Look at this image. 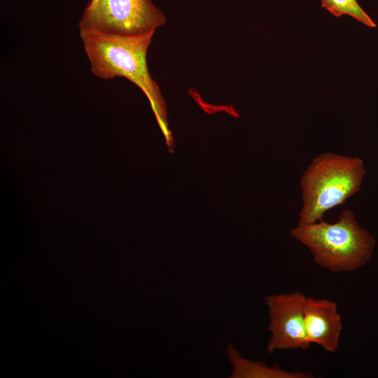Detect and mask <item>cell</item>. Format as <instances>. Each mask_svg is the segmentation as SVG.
I'll return each mask as SVG.
<instances>
[{
    "label": "cell",
    "instance_id": "cell-1",
    "mask_svg": "<svg viewBox=\"0 0 378 378\" xmlns=\"http://www.w3.org/2000/svg\"><path fill=\"white\" fill-rule=\"evenodd\" d=\"M155 31L140 35H118L80 30L91 71L102 79L117 76L127 78L148 97L158 122L167 139L164 103L146 63V54Z\"/></svg>",
    "mask_w": 378,
    "mask_h": 378
},
{
    "label": "cell",
    "instance_id": "cell-2",
    "mask_svg": "<svg viewBox=\"0 0 378 378\" xmlns=\"http://www.w3.org/2000/svg\"><path fill=\"white\" fill-rule=\"evenodd\" d=\"M291 236L307 247L314 261L332 272H351L372 258L375 238L362 227L349 209H344L333 223L323 220L297 224Z\"/></svg>",
    "mask_w": 378,
    "mask_h": 378
},
{
    "label": "cell",
    "instance_id": "cell-3",
    "mask_svg": "<svg viewBox=\"0 0 378 378\" xmlns=\"http://www.w3.org/2000/svg\"><path fill=\"white\" fill-rule=\"evenodd\" d=\"M365 175L360 158L330 152L315 157L300 178L302 207L298 224L323 220L325 213L342 205L360 190Z\"/></svg>",
    "mask_w": 378,
    "mask_h": 378
},
{
    "label": "cell",
    "instance_id": "cell-4",
    "mask_svg": "<svg viewBox=\"0 0 378 378\" xmlns=\"http://www.w3.org/2000/svg\"><path fill=\"white\" fill-rule=\"evenodd\" d=\"M166 18L150 0H99L85 8L80 30L118 35H140L155 31Z\"/></svg>",
    "mask_w": 378,
    "mask_h": 378
},
{
    "label": "cell",
    "instance_id": "cell-5",
    "mask_svg": "<svg viewBox=\"0 0 378 378\" xmlns=\"http://www.w3.org/2000/svg\"><path fill=\"white\" fill-rule=\"evenodd\" d=\"M306 297L300 290L288 293L269 295L265 298L268 308V330L270 337L267 351L272 354L279 350H307L308 340L304 318Z\"/></svg>",
    "mask_w": 378,
    "mask_h": 378
},
{
    "label": "cell",
    "instance_id": "cell-6",
    "mask_svg": "<svg viewBox=\"0 0 378 378\" xmlns=\"http://www.w3.org/2000/svg\"><path fill=\"white\" fill-rule=\"evenodd\" d=\"M304 318L310 344L319 345L329 353L337 352L343 329L337 302L326 298L306 297Z\"/></svg>",
    "mask_w": 378,
    "mask_h": 378
},
{
    "label": "cell",
    "instance_id": "cell-7",
    "mask_svg": "<svg viewBox=\"0 0 378 378\" xmlns=\"http://www.w3.org/2000/svg\"><path fill=\"white\" fill-rule=\"evenodd\" d=\"M232 365L231 378H310L312 373L300 370L288 371L279 366L270 367L265 363L242 357L238 350L229 343L226 348Z\"/></svg>",
    "mask_w": 378,
    "mask_h": 378
},
{
    "label": "cell",
    "instance_id": "cell-8",
    "mask_svg": "<svg viewBox=\"0 0 378 378\" xmlns=\"http://www.w3.org/2000/svg\"><path fill=\"white\" fill-rule=\"evenodd\" d=\"M321 6L335 17L348 15L369 27L377 25L356 0H321Z\"/></svg>",
    "mask_w": 378,
    "mask_h": 378
},
{
    "label": "cell",
    "instance_id": "cell-9",
    "mask_svg": "<svg viewBox=\"0 0 378 378\" xmlns=\"http://www.w3.org/2000/svg\"><path fill=\"white\" fill-rule=\"evenodd\" d=\"M99 0H90L88 4L87 5V6L85 8H92L93 7L94 5H96V4L99 1Z\"/></svg>",
    "mask_w": 378,
    "mask_h": 378
}]
</instances>
